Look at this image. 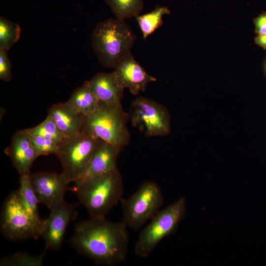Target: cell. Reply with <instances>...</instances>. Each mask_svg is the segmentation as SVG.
<instances>
[{
	"instance_id": "6da1fadb",
	"label": "cell",
	"mask_w": 266,
	"mask_h": 266,
	"mask_svg": "<svg viewBox=\"0 0 266 266\" xmlns=\"http://www.w3.org/2000/svg\"><path fill=\"white\" fill-rule=\"evenodd\" d=\"M129 235L127 227L102 218H92L77 223L70 239L80 255L97 265L114 266L127 258Z\"/></svg>"
},
{
	"instance_id": "7a4b0ae2",
	"label": "cell",
	"mask_w": 266,
	"mask_h": 266,
	"mask_svg": "<svg viewBox=\"0 0 266 266\" xmlns=\"http://www.w3.org/2000/svg\"><path fill=\"white\" fill-rule=\"evenodd\" d=\"M92 47L100 64L114 68L131 54L136 37L124 20L108 19L99 23L91 36Z\"/></svg>"
},
{
	"instance_id": "3957f363",
	"label": "cell",
	"mask_w": 266,
	"mask_h": 266,
	"mask_svg": "<svg viewBox=\"0 0 266 266\" xmlns=\"http://www.w3.org/2000/svg\"><path fill=\"white\" fill-rule=\"evenodd\" d=\"M90 217H105L123 198L124 185L117 168L87 179L73 188Z\"/></svg>"
},
{
	"instance_id": "277c9868",
	"label": "cell",
	"mask_w": 266,
	"mask_h": 266,
	"mask_svg": "<svg viewBox=\"0 0 266 266\" xmlns=\"http://www.w3.org/2000/svg\"><path fill=\"white\" fill-rule=\"evenodd\" d=\"M129 117L121 103L100 101L97 109L85 116L82 132L123 149L130 140L127 127Z\"/></svg>"
},
{
	"instance_id": "5b68a950",
	"label": "cell",
	"mask_w": 266,
	"mask_h": 266,
	"mask_svg": "<svg viewBox=\"0 0 266 266\" xmlns=\"http://www.w3.org/2000/svg\"><path fill=\"white\" fill-rule=\"evenodd\" d=\"M186 210L184 197L160 210L139 233L134 246L135 255L141 258H148L164 238L176 232Z\"/></svg>"
},
{
	"instance_id": "8992f818",
	"label": "cell",
	"mask_w": 266,
	"mask_h": 266,
	"mask_svg": "<svg viewBox=\"0 0 266 266\" xmlns=\"http://www.w3.org/2000/svg\"><path fill=\"white\" fill-rule=\"evenodd\" d=\"M120 202L123 212L122 222L128 228L137 231L160 210L164 196L156 183L147 181L130 197L122 198Z\"/></svg>"
},
{
	"instance_id": "52a82bcc",
	"label": "cell",
	"mask_w": 266,
	"mask_h": 266,
	"mask_svg": "<svg viewBox=\"0 0 266 266\" xmlns=\"http://www.w3.org/2000/svg\"><path fill=\"white\" fill-rule=\"evenodd\" d=\"M42 224L27 210L18 190L9 194L1 211L0 231L3 235L12 241L37 239L41 236Z\"/></svg>"
},
{
	"instance_id": "ba28073f",
	"label": "cell",
	"mask_w": 266,
	"mask_h": 266,
	"mask_svg": "<svg viewBox=\"0 0 266 266\" xmlns=\"http://www.w3.org/2000/svg\"><path fill=\"white\" fill-rule=\"evenodd\" d=\"M102 141L82 132L74 137H65L58 144L56 155L62 165V173L69 184L82 176Z\"/></svg>"
},
{
	"instance_id": "9c48e42d",
	"label": "cell",
	"mask_w": 266,
	"mask_h": 266,
	"mask_svg": "<svg viewBox=\"0 0 266 266\" xmlns=\"http://www.w3.org/2000/svg\"><path fill=\"white\" fill-rule=\"evenodd\" d=\"M132 124L146 137L163 136L170 132V118L163 105L145 97L136 98L130 107Z\"/></svg>"
},
{
	"instance_id": "30bf717a",
	"label": "cell",
	"mask_w": 266,
	"mask_h": 266,
	"mask_svg": "<svg viewBox=\"0 0 266 266\" xmlns=\"http://www.w3.org/2000/svg\"><path fill=\"white\" fill-rule=\"evenodd\" d=\"M76 207L64 200L49 209V216L43 220L41 235L46 250L61 248L69 224L77 217Z\"/></svg>"
},
{
	"instance_id": "8fae6325",
	"label": "cell",
	"mask_w": 266,
	"mask_h": 266,
	"mask_svg": "<svg viewBox=\"0 0 266 266\" xmlns=\"http://www.w3.org/2000/svg\"><path fill=\"white\" fill-rule=\"evenodd\" d=\"M30 179L39 203L49 209L63 200L69 188L63 173L41 172L30 173Z\"/></svg>"
},
{
	"instance_id": "7c38bea8",
	"label": "cell",
	"mask_w": 266,
	"mask_h": 266,
	"mask_svg": "<svg viewBox=\"0 0 266 266\" xmlns=\"http://www.w3.org/2000/svg\"><path fill=\"white\" fill-rule=\"evenodd\" d=\"M113 71L119 84L131 94L144 92L148 83L157 79L148 74L131 54L121 61Z\"/></svg>"
},
{
	"instance_id": "4fadbf2b",
	"label": "cell",
	"mask_w": 266,
	"mask_h": 266,
	"mask_svg": "<svg viewBox=\"0 0 266 266\" xmlns=\"http://www.w3.org/2000/svg\"><path fill=\"white\" fill-rule=\"evenodd\" d=\"M4 153L20 175L30 173L33 164L39 157L32 145L30 136L23 130L13 134L10 144L5 149Z\"/></svg>"
},
{
	"instance_id": "5bb4252c",
	"label": "cell",
	"mask_w": 266,
	"mask_h": 266,
	"mask_svg": "<svg viewBox=\"0 0 266 266\" xmlns=\"http://www.w3.org/2000/svg\"><path fill=\"white\" fill-rule=\"evenodd\" d=\"M122 149L102 141L82 176L74 186L95 176L110 171L117 167V159Z\"/></svg>"
},
{
	"instance_id": "9a60e30c",
	"label": "cell",
	"mask_w": 266,
	"mask_h": 266,
	"mask_svg": "<svg viewBox=\"0 0 266 266\" xmlns=\"http://www.w3.org/2000/svg\"><path fill=\"white\" fill-rule=\"evenodd\" d=\"M66 137L82 133L85 115L79 113L66 102L53 104L47 112Z\"/></svg>"
},
{
	"instance_id": "2e32d148",
	"label": "cell",
	"mask_w": 266,
	"mask_h": 266,
	"mask_svg": "<svg viewBox=\"0 0 266 266\" xmlns=\"http://www.w3.org/2000/svg\"><path fill=\"white\" fill-rule=\"evenodd\" d=\"M88 82L99 101L108 104L121 103L124 89L118 83L113 71L98 73Z\"/></svg>"
},
{
	"instance_id": "e0dca14e",
	"label": "cell",
	"mask_w": 266,
	"mask_h": 266,
	"mask_svg": "<svg viewBox=\"0 0 266 266\" xmlns=\"http://www.w3.org/2000/svg\"><path fill=\"white\" fill-rule=\"evenodd\" d=\"M66 102L74 109L84 115L94 112L100 101L92 92L88 81L76 89Z\"/></svg>"
},
{
	"instance_id": "ac0fdd59",
	"label": "cell",
	"mask_w": 266,
	"mask_h": 266,
	"mask_svg": "<svg viewBox=\"0 0 266 266\" xmlns=\"http://www.w3.org/2000/svg\"><path fill=\"white\" fill-rule=\"evenodd\" d=\"M19 183L17 190L24 206L36 221L42 223L43 219L38 212L39 202L31 183L30 173L20 175Z\"/></svg>"
},
{
	"instance_id": "d6986e66",
	"label": "cell",
	"mask_w": 266,
	"mask_h": 266,
	"mask_svg": "<svg viewBox=\"0 0 266 266\" xmlns=\"http://www.w3.org/2000/svg\"><path fill=\"white\" fill-rule=\"evenodd\" d=\"M170 11L166 6H157L154 10L145 14L138 15L136 20L141 31L143 37L146 39L163 24L162 17L169 14Z\"/></svg>"
},
{
	"instance_id": "ffe728a7",
	"label": "cell",
	"mask_w": 266,
	"mask_h": 266,
	"mask_svg": "<svg viewBox=\"0 0 266 266\" xmlns=\"http://www.w3.org/2000/svg\"><path fill=\"white\" fill-rule=\"evenodd\" d=\"M116 18L136 17L143 8V0H105Z\"/></svg>"
},
{
	"instance_id": "44dd1931",
	"label": "cell",
	"mask_w": 266,
	"mask_h": 266,
	"mask_svg": "<svg viewBox=\"0 0 266 266\" xmlns=\"http://www.w3.org/2000/svg\"><path fill=\"white\" fill-rule=\"evenodd\" d=\"M30 136H40L52 140L58 145L66 137L53 120L48 115L37 126L23 130Z\"/></svg>"
},
{
	"instance_id": "7402d4cb",
	"label": "cell",
	"mask_w": 266,
	"mask_h": 266,
	"mask_svg": "<svg viewBox=\"0 0 266 266\" xmlns=\"http://www.w3.org/2000/svg\"><path fill=\"white\" fill-rule=\"evenodd\" d=\"M21 29L16 23L3 16L0 18V50L8 51L20 36Z\"/></svg>"
},
{
	"instance_id": "603a6c76",
	"label": "cell",
	"mask_w": 266,
	"mask_h": 266,
	"mask_svg": "<svg viewBox=\"0 0 266 266\" xmlns=\"http://www.w3.org/2000/svg\"><path fill=\"white\" fill-rule=\"evenodd\" d=\"M44 253L33 256L26 253H17L1 259V266H41L43 262Z\"/></svg>"
},
{
	"instance_id": "cb8c5ba5",
	"label": "cell",
	"mask_w": 266,
	"mask_h": 266,
	"mask_svg": "<svg viewBox=\"0 0 266 266\" xmlns=\"http://www.w3.org/2000/svg\"><path fill=\"white\" fill-rule=\"evenodd\" d=\"M30 137L32 145L39 156L56 155L57 153L58 145L52 140L40 136H30Z\"/></svg>"
},
{
	"instance_id": "d4e9b609",
	"label": "cell",
	"mask_w": 266,
	"mask_h": 266,
	"mask_svg": "<svg viewBox=\"0 0 266 266\" xmlns=\"http://www.w3.org/2000/svg\"><path fill=\"white\" fill-rule=\"evenodd\" d=\"M11 78V64L8 57L7 51L0 50V79L8 82Z\"/></svg>"
},
{
	"instance_id": "484cf974",
	"label": "cell",
	"mask_w": 266,
	"mask_h": 266,
	"mask_svg": "<svg viewBox=\"0 0 266 266\" xmlns=\"http://www.w3.org/2000/svg\"><path fill=\"white\" fill-rule=\"evenodd\" d=\"M256 32L259 34H266V14L257 17L255 21Z\"/></svg>"
},
{
	"instance_id": "4316f807",
	"label": "cell",
	"mask_w": 266,
	"mask_h": 266,
	"mask_svg": "<svg viewBox=\"0 0 266 266\" xmlns=\"http://www.w3.org/2000/svg\"><path fill=\"white\" fill-rule=\"evenodd\" d=\"M255 42L259 46L266 49V34H259L255 38Z\"/></svg>"
}]
</instances>
